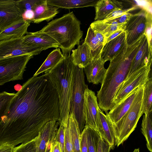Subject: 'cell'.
<instances>
[{
	"label": "cell",
	"instance_id": "17",
	"mask_svg": "<svg viewBox=\"0 0 152 152\" xmlns=\"http://www.w3.org/2000/svg\"><path fill=\"white\" fill-rule=\"evenodd\" d=\"M141 86L133 90L119 103L110 110L108 115L113 123H116L119 121L129 109Z\"/></svg>",
	"mask_w": 152,
	"mask_h": 152
},
{
	"label": "cell",
	"instance_id": "13",
	"mask_svg": "<svg viewBox=\"0 0 152 152\" xmlns=\"http://www.w3.org/2000/svg\"><path fill=\"white\" fill-rule=\"evenodd\" d=\"M152 46L145 33L142 36L140 47L133 59L127 76L140 68L152 63Z\"/></svg>",
	"mask_w": 152,
	"mask_h": 152
},
{
	"label": "cell",
	"instance_id": "42",
	"mask_svg": "<svg viewBox=\"0 0 152 152\" xmlns=\"http://www.w3.org/2000/svg\"><path fill=\"white\" fill-rule=\"evenodd\" d=\"M14 146L8 143L0 145V152H14Z\"/></svg>",
	"mask_w": 152,
	"mask_h": 152
},
{
	"label": "cell",
	"instance_id": "2",
	"mask_svg": "<svg viewBox=\"0 0 152 152\" xmlns=\"http://www.w3.org/2000/svg\"><path fill=\"white\" fill-rule=\"evenodd\" d=\"M142 37L131 45L126 43L110 61L96 97L99 107L105 114L114 107L117 91L129 72L132 62L140 47Z\"/></svg>",
	"mask_w": 152,
	"mask_h": 152
},
{
	"label": "cell",
	"instance_id": "12",
	"mask_svg": "<svg viewBox=\"0 0 152 152\" xmlns=\"http://www.w3.org/2000/svg\"><path fill=\"white\" fill-rule=\"evenodd\" d=\"M22 19L16 1H0V32Z\"/></svg>",
	"mask_w": 152,
	"mask_h": 152
},
{
	"label": "cell",
	"instance_id": "41",
	"mask_svg": "<svg viewBox=\"0 0 152 152\" xmlns=\"http://www.w3.org/2000/svg\"><path fill=\"white\" fill-rule=\"evenodd\" d=\"M22 17L23 20L28 22L33 23L34 17V12L32 10L26 11L22 14Z\"/></svg>",
	"mask_w": 152,
	"mask_h": 152
},
{
	"label": "cell",
	"instance_id": "37",
	"mask_svg": "<svg viewBox=\"0 0 152 152\" xmlns=\"http://www.w3.org/2000/svg\"><path fill=\"white\" fill-rule=\"evenodd\" d=\"M138 7H134L126 9H116L110 14L103 20L106 21L111 20L118 17L123 14L129 12V11L137 9Z\"/></svg>",
	"mask_w": 152,
	"mask_h": 152
},
{
	"label": "cell",
	"instance_id": "30",
	"mask_svg": "<svg viewBox=\"0 0 152 152\" xmlns=\"http://www.w3.org/2000/svg\"><path fill=\"white\" fill-rule=\"evenodd\" d=\"M84 42L91 48L93 58L101 57V54L104 45L97 40L95 37L94 30L90 26L88 29Z\"/></svg>",
	"mask_w": 152,
	"mask_h": 152
},
{
	"label": "cell",
	"instance_id": "32",
	"mask_svg": "<svg viewBox=\"0 0 152 152\" xmlns=\"http://www.w3.org/2000/svg\"><path fill=\"white\" fill-rule=\"evenodd\" d=\"M15 94L14 93H10L5 91L0 93V120Z\"/></svg>",
	"mask_w": 152,
	"mask_h": 152
},
{
	"label": "cell",
	"instance_id": "18",
	"mask_svg": "<svg viewBox=\"0 0 152 152\" xmlns=\"http://www.w3.org/2000/svg\"><path fill=\"white\" fill-rule=\"evenodd\" d=\"M98 112L99 123L97 132L100 137L104 140L113 149L115 145V135L113 123L108 113L105 114L99 107Z\"/></svg>",
	"mask_w": 152,
	"mask_h": 152
},
{
	"label": "cell",
	"instance_id": "4",
	"mask_svg": "<svg viewBox=\"0 0 152 152\" xmlns=\"http://www.w3.org/2000/svg\"><path fill=\"white\" fill-rule=\"evenodd\" d=\"M75 65L70 55L64 58L47 72L55 86L59 98V124L66 123L69 114L70 100L72 96Z\"/></svg>",
	"mask_w": 152,
	"mask_h": 152
},
{
	"label": "cell",
	"instance_id": "20",
	"mask_svg": "<svg viewBox=\"0 0 152 152\" xmlns=\"http://www.w3.org/2000/svg\"><path fill=\"white\" fill-rule=\"evenodd\" d=\"M58 9L56 7L48 4L47 0H41L33 10L34 14L33 23H39L44 20L49 21L58 13Z\"/></svg>",
	"mask_w": 152,
	"mask_h": 152
},
{
	"label": "cell",
	"instance_id": "23",
	"mask_svg": "<svg viewBox=\"0 0 152 152\" xmlns=\"http://www.w3.org/2000/svg\"><path fill=\"white\" fill-rule=\"evenodd\" d=\"M30 23L23 19L0 32V41L23 37L28 32Z\"/></svg>",
	"mask_w": 152,
	"mask_h": 152
},
{
	"label": "cell",
	"instance_id": "15",
	"mask_svg": "<svg viewBox=\"0 0 152 152\" xmlns=\"http://www.w3.org/2000/svg\"><path fill=\"white\" fill-rule=\"evenodd\" d=\"M24 43L27 45L42 48L43 50L52 48H57L59 45L47 34L39 31L28 32L23 37Z\"/></svg>",
	"mask_w": 152,
	"mask_h": 152
},
{
	"label": "cell",
	"instance_id": "43",
	"mask_svg": "<svg viewBox=\"0 0 152 152\" xmlns=\"http://www.w3.org/2000/svg\"><path fill=\"white\" fill-rule=\"evenodd\" d=\"M49 152H61L59 143L58 142L53 141L51 142Z\"/></svg>",
	"mask_w": 152,
	"mask_h": 152
},
{
	"label": "cell",
	"instance_id": "19",
	"mask_svg": "<svg viewBox=\"0 0 152 152\" xmlns=\"http://www.w3.org/2000/svg\"><path fill=\"white\" fill-rule=\"evenodd\" d=\"M126 43V33L124 31L104 45L101 54V59L104 63L110 61Z\"/></svg>",
	"mask_w": 152,
	"mask_h": 152
},
{
	"label": "cell",
	"instance_id": "26",
	"mask_svg": "<svg viewBox=\"0 0 152 152\" xmlns=\"http://www.w3.org/2000/svg\"><path fill=\"white\" fill-rule=\"evenodd\" d=\"M126 24H110L104 22L103 20H100L94 21L91 24L90 26L94 30L102 34L105 39L117 30L120 29L124 30Z\"/></svg>",
	"mask_w": 152,
	"mask_h": 152
},
{
	"label": "cell",
	"instance_id": "22",
	"mask_svg": "<svg viewBox=\"0 0 152 152\" xmlns=\"http://www.w3.org/2000/svg\"><path fill=\"white\" fill-rule=\"evenodd\" d=\"M95 21L103 20L111 13L118 9H123V6L121 1L115 0H99L95 7Z\"/></svg>",
	"mask_w": 152,
	"mask_h": 152
},
{
	"label": "cell",
	"instance_id": "10",
	"mask_svg": "<svg viewBox=\"0 0 152 152\" xmlns=\"http://www.w3.org/2000/svg\"><path fill=\"white\" fill-rule=\"evenodd\" d=\"M42 50V48L25 44L23 37L0 41V59L23 55L34 56Z\"/></svg>",
	"mask_w": 152,
	"mask_h": 152
},
{
	"label": "cell",
	"instance_id": "14",
	"mask_svg": "<svg viewBox=\"0 0 152 152\" xmlns=\"http://www.w3.org/2000/svg\"><path fill=\"white\" fill-rule=\"evenodd\" d=\"M59 123L55 120L47 122L36 137L37 152H45L48 145L54 140Z\"/></svg>",
	"mask_w": 152,
	"mask_h": 152
},
{
	"label": "cell",
	"instance_id": "34",
	"mask_svg": "<svg viewBox=\"0 0 152 152\" xmlns=\"http://www.w3.org/2000/svg\"><path fill=\"white\" fill-rule=\"evenodd\" d=\"M41 0H18L16 1V4L22 14L26 11L33 10L35 6Z\"/></svg>",
	"mask_w": 152,
	"mask_h": 152
},
{
	"label": "cell",
	"instance_id": "1",
	"mask_svg": "<svg viewBox=\"0 0 152 152\" xmlns=\"http://www.w3.org/2000/svg\"><path fill=\"white\" fill-rule=\"evenodd\" d=\"M59 98L48 74L33 76L12 99L0 120V145L15 146L35 138L48 122L58 121Z\"/></svg>",
	"mask_w": 152,
	"mask_h": 152
},
{
	"label": "cell",
	"instance_id": "27",
	"mask_svg": "<svg viewBox=\"0 0 152 152\" xmlns=\"http://www.w3.org/2000/svg\"><path fill=\"white\" fill-rule=\"evenodd\" d=\"M68 122L74 152H80V133L78 123L72 112L69 114Z\"/></svg>",
	"mask_w": 152,
	"mask_h": 152
},
{
	"label": "cell",
	"instance_id": "9",
	"mask_svg": "<svg viewBox=\"0 0 152 152\" xmlns=\"http://www.w3.org/2000/svg\"><path fill=\"white\" fill-rule=\"evenodd\" d=\"M151 65L143 66L126 77L117 91L113 100L114 107L134 89L145 84L151 77Z\"/></svg>",
	"mask_w": 152,
	"mask_h": 152
},
{
	"label": "cell",
	"instance_id": "44",
	"mask_svg": "<svg viewBox=\"0 0 152 152\" xmlns=\"http://www.w3.org/2000/svg\"><path fill=\"white\" fill-rule=\"evenodd\" d=\"M124 31L123 29H120L114 32L108 37L105 39L104 44L120 35Z\"/></svg>",
	"mask_w": 152,
	"mask_h": 152
},
{
	"label": "cell",
	"instance_id": "38",
	"mask_svg": "<svg viewBox=\"0 0 152 152\" xmlns=\"http://www.w3.org/2000/svg\"><path fill=\"white\" fill-rule=\"evenodd\" d=\"M132 14L128 12L114 19L107 21H103L104 22L110 24L118 25L126 24L129 20Z\"/></svg>",
	"mask_w": 152,
	"mask_h": 152
},
{
	"label": "cell",
	"instance_id": "29",
	"mask_svg": "<svg viewBox=\"0 0 152 152\" xmlns=\"http://www.w3.org/2000/svg\"><path fill=\"white\" fill-rule=\"evenodd\" d=\"M152 78L151 77L144 85L141 107V114L152 111Z\"/></svg>",
	"mask_w": 152,
	"mask_h": 152
},
{
	"label": "cell",
	"instance_id": "11",
	"mask_svg": "<svg viewBox=\"0 0 152 152\" xmlns=\"http://www.w3.org/2000/svg\"><path fill=\"white\" fill-rule=\"evenodd\" d=\"M99 107L94 92L88 87L84 92L83 109L85 126L89 127L97 132L99 123Z\"/></svg>",
	"mask_w": 152,
	"mask_h": 152
},
{
	"label": "cell",
	"instance_id": "45",
	"mask_svg": "<svg viewBox=\"0 0 152 152\" xmlns=\"http://www.w3.org/2000/svg\"><path fill=\"white\" fill-rule=\"evenodd\" d=\"M94 32L95 37L98 41L100 44L104 45L105 40L104 36L101 33L96 31L94 30Z\"/></svg>",
	"mask_w": 152,
	"mask_h": 152
},
{
	"label": "cell",
	"instance_id": "39",
	"mask_svg": "<svg viewBox=\"0 0 152 152\" xmlns=\"http://www.w3.org/2000/svg\"><path fill=\"white\" fill-rule=\"evenodd\" d=\"M80 152H88L86 129V126L82 132L80 134Z\"/></svg>",
	"mask_w": 152,
	"mask_h": 152
},
{
	"label": "cell",
	"instance_id": "6",
	"mask_svg": "<svg viewBox=\"0 0 152 152\" xmlns=\"http://www.w3.org/2000/svg\"><path fill=\"white\" fill-rule=\"evenodd\" d=\"M88 87V85L85 81L83 69L75 65L73 84L70 102L69 113H73L78 124L80 133L85 126L83 109L84 92Z\"/></svg>",
	"mask_w": 152,
	"mask_h": 152
},
{
	"label": "cell",
	"instance_id": "25",
	"mask_svg": "<svg viewBox=\"0 0 152 152\" xmlns=\"http://www.w3.org/2000/svg\"><path fill=\"white\" fill-rule=\"evenodd\" d=\"M65 57L60 48L54 49L48 55L45 60L33 76H37L44 72L48 71L55 67Z\"/></svg>",
	"mask_w": 152,
	"mask_h": 152
},
{
	"label": "cell",
	"instance_id": "28",
	"mask_svg": "<svg viewBox=\"0 0 152 152\" xmlns=\"http://www.w3.org/2000/svg\"><path fill=\"white\" fill-rule=\"evenodd\" d=\"M152 111L145 114L141 124L142 133L145 138L148 150L152 152Z\"/></svg>",
	"mask_w": 152,
	"mask_h": 152
},
{
	"label": "cell",
	"instance_id": "31",
	"mask_svg": "<svg viewBox=\"0 0 152 152\" xmlns=\"http://www.w3.org/2000/svg\"><path fill=\"white\" fill-rule=\"evenodd\" d=\"M86 126L88 152H97L98 141L100 136L96 130L88 126Z\"/></svg>",
	"mask_w": 152,
	"mask_h": 152
},
{
	"label": "cell",
	"instance_id": "7",
	"mask_svg": "<svg viewBox=\"0 0 152 152\" xmlns=\"http://www.w3.org/2000/svg\"><path fill=\"white\" fill-rule=\"evenodd\" d=\"M33 56L23 55L0 59V86L22 80L27 64Z\"/></svg>",
	"mask_w": 152,
	"mask_h": 152
},
{
	"label": "cell",
	"instance_id": "8",
	"mask_svg": "<svg viewBox=\"0 0 152 152\" xmlns=\"http://www.w3.org/2000/svg\"><path fill=\"white\" fill-rule=\"evenodd\" d=\"M151 14L145 8L132 14L125 24L124 29L126 44L131 45L139 39L146 32L149 24L152 23Z\"/></svg>",
	"mask_w": 152,
	"mask_h": 152
},
{
	"label": "cell",
	"instance_id": "35",
	"mask_svg": "<svg viewBox=\"0 0 152 152\" xmlns=\"http://www.w3.org/2000/svg\"><path fill=\"white\" fill-rule=\"evenodd\" d=\"M63 125L64 127V152H74L68 121Z\"/></svg>",
	"mask_w": 152,
	"mask_h": 152
},
{
	"label": "cell",
	"instance_id": "47",
	"mask_svg": "<svg viewBox=\"0 0 152 152\" xmlns=\"http://www.w3.org/2000/svg\"><path fill=\"white\" fill-rule=\"evenodd\" d=\"M140 152L139 148H138L135 149H134V150L133 151H132V152Z\"/></svg>",
	"mask_w": 152,
	"mask_h": 152
},
{
	"label": "cell",
	"instance_id": "16",
	"mask_svg": "<svg viewBox=\"0 0 152 152\" xmlns=\"http://www.w3.org/2000/svg\"><path fill=\"white\" fill-rule=\"evenodd\" d=\"M101 57L93 58L90 64L83 69L88 81L94 84L102 83L107 69Z\"/></svg>",
	"mask_w": 152,
	"mask_h": 152
},
{
	"label": "cell",
	"instance_id": "33",
	"mask_svg": "<svg viewBox=\"0 0 152 152\" xmlns=\"http://www.w3.org/2000/svg\"><path fill=\"white\" fill-rule=\"evenodd\" d=\"M14 152H37L36 137L27 142L15 147Z\"/></svg>",
	"mask_w": 152,
	"mask_h": 152
},
{
	"label": "cell",
	"instance_id": "21",
	"mask_svg": "<svg viewBox=\"0 0 152 152\" xmlns=\"http://www.w3.org/2000/svg\"><path fill=\"white\" fill-rule=\"evenodd\" d=\"M70 55L74 65L80 68H84L93 59L91 50L89 47L84 42L78 45L77 48L72 50Z\"/></svg>",
	"mask_w": 152,
	"mask_h": 152
},
{
	"label": "cell",
	"instance_id": "24",
	"mask_svg": "<svg viewBox=\"0 0 152 152\" xmlns=\"http://www.w3.org/2000/svg\"><path fill=\"white\" fill-rule=\"evenodd\" d=\"M98 0H47V4L57 7L70 9L88 7H95Z\"/></svg>",
	"mask_w": 152,
	"mask_h": 152
},
{
	"label": "cell",
	"instance_id": "40",
	"mask_svg": "<svg viewBox=\"0 0 152 152\" xmlns=\"http://www.w3.org/2000/svg\"><path fill=\"white\" fill-rule=\"evenodd\" d=\"M112 149L111 146L103 138L99 139L97 152H110Z\"/></svg>",
	"mask_w": 152,
	"mask_h": 152
},
{
	"label": "cell",
	"instance_id": "46",
	"mask_svg": "<svg viewBox=\"0 0 152 152\" xmlns=\"http://www.w3.org/2000/svg\"><path fill=\"white\" fill-rule=\"evenodd\" d=\"M52 142H50L48 145L45 152H49L50 148V145Z\"/></svg>",
	"mask_w": 152,
	"mask_h": 152
},
{
	"label": "cell",
	"instance_id": "5",
	"mask_svg": "<svg viewBox=\"0 0 152 152\" xmlns=\"http://www.w3.org/2000/svg\"><path fill=\"white\" fill-rule=\"evenodd\" d=\"M145 84L140 86L137 95L128 111L117 122L113 123L115 145L117 147L122 144L127 139L135 130L142 115L141 107Z\"/></svg>",
	"mask_w": 152,
	"mask_h": 152
},
{
	"label": "cell",
	"instance_id": "3",
	"mask_svg": "<svg viewBox=\"0 0 152 152\" xmlns=\"http://www.w3.org/2000/svg\"><path fill=\"white\" fill-rule=\"evenodd\" d=\"M80 21L73 12L53 20L39 31L45 33L58 44L64 56L70 55L76 45H79L83 36Z\"/></svg>",
	"mask_w": 152,
	"mask_h": 152
},
{
	"label": "cell",
	"instance_id": "36",
	"mask_svg": "<svg viewBox=\"0 0 152 152\" xmlns=\"http://www.w3.org/2000/svg\"><path fill=\"white\" fill-rule=\"evenodd\" d=\"M59 127L56 132L53 141L58 142L61 152H64V127L62 124H60Z\"/></svg>",
	"mask_w": 152,
	"mask_h": 152
}]
</instances>
